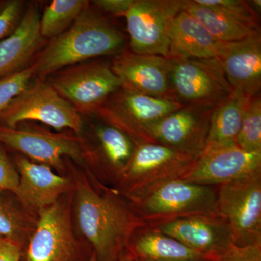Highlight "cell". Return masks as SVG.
Listing matches in <instances>:
<instances>
[{
	"mask_svg": "<svg viewBox=\"0 0 261 261\" xmlns=\"http://www.w3.org/2000/svg\"><path fill=\"white\" fill-rule=\"evenodd\" d=\"M74 201L75 222L97 261H118L135 231L147 225L118 193L98 190L86 177L77 179Z\"/></svg>",
	"mask_w": 261,
	"mask_h": 261,
	"instance_id": "6da1fadb",
	"label": "cell"
},
{
	"mask_svg": "<svg viewBox=\"0 0 261 261\" xmlns=\"http://www.w3.org/2000/svg\"><path fill=\"white\" fill-rule=\"evenodd\" d=\"M124 35L106 18L89 9L71 25L38 53L32 63L34 76L46 80L60 70L103 56L118 55L124 46Z\"/></svg>",
	"mask_w": 261,
	"mask_h": 261,
	"instance_id": "7a4b0ae2",
	"label": "cell"
},
{
	"mask_svg": "<svg viewBox=\"0 0 261 261\" xmlns=\"http://www.w3.org/2000/svg\"><path fill=\"white\" fill-rule=\"evenodd\" d=\"M196 161L156 142L137 144L119 181L122 194L132 204L138 202L163 184L183 177Z\"/></svg>",
	"mask_w": 261,
	"mask_h": 261,
	"instance_id": "3957f363",
	"label": "cell"
},
{
	"mask_svg": "<svg viewBox=\"0 0 261 261\" xmlns=\"http://www.w3.org/2000/svg\"><path fill=\"white\" fill-rule=\"evenodd\" d=\"M170 60V97L181 107L214 109L233 92L217 58Z\"/></svg>",
	"mask_w": 261,
	"mask_h": 261,
	"instance_id": "277c9868",
	"label": "cell"
},
{
	"mask_svg": "<svg viewBox=\"0 0 261 261\" xmlns=\"http://www.w3.org/2000/svg\"><path fill=\"white\" fill-rule=\"evenodd\" d=\"M181 106L169 99L152 97L120 88L94 113L103 121L124 132L134 143L153 142L152 127Z\"/></svg>",
	"mask_w": 261,
	"mask_h": 261,
	"instance_id": "5b68a950",
	"label": "cell"
},
{
	"mask_svg": "<svg viewBox=\"0 0 261 261\" xmlns=\"http://www.w3.org/2000/svg\"><path fill=\"white\" fill-rule=\"evenodd\" d=\"M132 206L147 224L194 215H218L217 191L212 186L178 178L163 184Z\"/></svg>",
	"mask_w": 261,
	"mask_h": 261,
	"instance_id": "8992f818",
	"label": "cell"
},
{
	"mask_svg": "<svg viewBox=\"0 0 261 261\" xmlns=\"http://www.w3.org/2000/svg\"><path fill=\"white\" fill-rule=\"evenodd\" d=\"M39 121L56 130L80 133L83 126L80 113L62 97L46 80H37L12 101L0 115V125L16 128L23 121Z\"/></svg>",
	"mask_w": 261,
	"mask_h": 261,
	"instance_id": "52a82bcc",
	"label": "cell"
},
{
	"mask_svg": "<svg viewBox=\"0 0 261 261\" xmlns=\"http://www.w3.org/2000/svg\"><path fill=\"white\" fill-rule=\"evenodd\" d=\"M217 214L227 223L235 245L261 244V171L220 185Z\"/></svg>",
	"mask_w": 261,
	"mask_h": 261,
	"instance_id": "ba28073f",
	"label": "cell"
},
{
	"mask_svg": "<svg viewBox=\"0 0 261 261\" xmlns=\"http://www.w3.org/2000/svg\"><path fill=\"white\" fill-rule=\"evenodd\" d=\"M184 0H134L126 15L130 51L168 58V30Z\"/></svg>",
	"mask_w": 261,
	"mask_h": 261,
	"instance_id": "9c48e42d",
	"label": "cell"
},
{
	"mask_svg": "<svg viewBox=\"0 0 261 261\" xmlns=\"http://www.w3.org/2000/svg\"><path fill=\"white\" fill-rule=\"evenodd\" d=\"M58 93L79 113H94L110 96L121 88L111 64L94 62L67 68L49 80Z\"/></svg>",
	"mask_w": 261,
	"mask_h": 261,
	"instance_id": "30bf717a",
	"label": "cell"
},
{
	"mask_svg": "<svg viewBox=\"0 0 261 261\" xmlns=\"http://www.w3.org/2000/svg\"><path fill=\"white\" fill-rule=\"evenodd\" d=\"M0 144L24 154L33 162L46 165L58 171L64 170L65 156L76 161L83 160L82 141L66 133L0 125Z\"/></svg>",
	"mask_w": 261,
	"mask_h": 261,
	"instance_id": "8fae6325",
	"label": "cell"
},
{
	"mask_svg": "<svg viewBox=\"0 0 261 261\" xmlns=\"http://www.w3.org/2000/svg\"><path fill=\"white\" fill-rule=\"evenodd\" d=\"M77 247L69 209L58 200L37 214L27 243V261H73Z\"/></svg>",
	"mask_w": 261,
	"mask_h": 261,
	"instance_id": "7c38bea8",
	"label": "cell"
},
{
	"mask_svg": "<svg viewBox=\"0 0 261 261\" xmlns=\"http://www.w3.org/2000/svg\"><path fill=\"white\" fill-rule=\"evenodd\" d=\"M261 171V151L247 152L237 145L204 150L180 178L197 185H221Z\"/></svg>",
	"mask_w": 261,
	"mask_h": 261,
	"instance_id": "4fadbf2b",
	"label": "cell"
},
{
	"mask_svg": "<svg viewBox=\"0 0 261 261\" xmlns=\"http://www.w3.org/2000/svg\"><path fill=\"white\" fill-rule=\"evenodd\" d=\"M214 110L197 107L178 108L152 127L151 140L197 159L205 150Z\"/></svg>",
	"mask_w": 261,
	"mask_h": 261,
	"instance_id": "5bb4252c",
	"label": "cell"
},
{
	"mask_svg": "<svg viewBox=\"0 0 261 261\" xmlns=\"http://www.w3.org/2000/svg\"><path fill=\"white\" fill-rule=\"evenodd\" d=\"M215 260L233 243L226 221L218 215H194L147 224Z\"/></svg>",
	"mask_w": 261,
	"mask_h": 261,
	"instance_id": "9a60e30c",
	"label": "cell"
},
{
	"mask_svg": "<svg viewBox=\"0 0 261 261\" xmlns=\"http://www.w3.org/2000/svg\"><path fill=\"white\" fill-rule=\"evenodd\" d=\"M111 66L121 82V88L152 97L171 99V60L168 58L122 51L115 57Z\"/></svg>",
	"mask_w": 261,
	"mask_h": 261,
	"instance_id": "2e32d148",
	"label": "cell"
},
{
	"mask_svg": "<svg viewBox=\"0 0 261 261\" xmlns=\"http://www.w3.org/2000/svg\"><path fill=\"white\" fill-rule=\"evenodd\" d=\"M18 184L13 191L19 202L34 215L53 205L70 187L68 178L57 174L46 165L17 156Z\"/></svg>",
	"mask_w": 261,
	"mask_h": 261,
	"instance_id": "e0dca14e",
	"label": "cell"
},
{
	"mask_svg": "<svg viewBox=\"0 0 261 261\" xmlns=\"http://www.w3.org/2000/svg\"><path fill=\"white\" fill-rule=\"evenodd\" d=\"M216 58L233 90L250 97L260 94V32L238 42L224 43Z\"/></svg>",
	"mask_w": 261,
	"mask_h": 261,
	"instance_id": "ac0fdd59",
	"label": "cell"
},
{
	"mask_svg": "<svg viewBox=\"0 0 261 261\" xmlns=\"http://www.w3.org/2000/svg\"><path fill=\"white\" fill-rule=\"evenodd\" d=\"M168 59L217 58L224 43L219 42L185 10L173 19L169 30Z\"/></svg>",
	"mask_w": 261,
	"mask_h": 261,
	"instance_id": "d6986e66",
	"label": "cell"
},
{
	"mask_svg": "<svg viewBox=\"0 0 261 261\" xmlns=\"http://www.w3.org/2000/svg\"><path fill=\"white\" fill-rule=\"evenodd\" d=\"M40 17L37 5H29L16 30L0 42V79L23 69L42 47Z\"/></svg>",
	"mask_w": 261,
	"mask_h": 261,
	"instance_id": "ffe728a7",
	"label": "cell"
},
{
	"mask_svg": "<svg viewBox=\"0 0 261 261\" xmlns=\"http://www.w3.org/2000/svg\"><path fill=\"white\" fill-rule=\"evenodd\" d=\"M128 247L134 258L140 261H213L147 224L135 231Z\"/></svg>",
	"mask_w": 261,
	"mask_h": 261,
	"instance_id": "44dd1931",
	"label": "cell"
},
{
	"mask_svg": "<svg viewBox=\"0 0 261 261\" xmlns=\"http://www.w3.org/2000/svg\"><path fill=\"white\" fill-rule=\"evenodd\" d=\"M250 97L233 90L211 115L205 149L237 145L239 132Z\"/></svg>",
	"mask_w": 261,
	"mask_h": 261,
	"instance_id": "7402d4cb",
	"label": "cell"
},
{
	"mask_svg": "<svg viewBox=\"0 0 261 261\" xmlns=\"http://www.w3.org/2000/svg\"><path fill=\"white\" fill-rule=\"evenodd\" d=\"M94 136L98 159L120 181L133 156L135 144L124 132L105 123L96 127Z\"/></svg>",
	"mask_w": 261,
	"mask_h": 261,
	"instance_id": "603a6c76",
	"label": "cell"
},
{
	"mask_svg": "<svg viewBox=\"0 0 261 261\" xmlns=\"http://www.w3.org/2000/svg\"><path fill=\"white\" fill-rule=\"evenodd\" d=\"M183 10L200 22L221 42H238L260 32L221 12L197 4L195 0H184Z\"/></svg>",
	"mask_w": 261,
	"mask_h": 261,
	"instance_id": "cb8c5ba5",
	"label": "cell"
},
{
	"mask_svg": "<svg viewBox=\"0 0 261 261\" xmlns=\"http://www.w3.org/2000/svg\"><path fill=\"white\" fill-rule=\"evenodd\" d=\"M37 216L19 202L13 192L0 191V236L23 248L37 224Z\"/></svg>",
	"mask_w": 261,
	"mask_h": 261,
	"instance_id": "d4e9b609",
	"label": "cell"
},
{
	"mask_svg": "<svg viewBox=\"0 0 261 261\" xmlns=\"http://www.w3.org/2000/svg\"><path fill=\"white\" fill-rule=\"evenodd\" d=\"M88 7L89 2L85 0H53L40 17L41 35L50 39L58 37Z\"/></svg>",
	"mask_w": 261,
	"mask_h": 261,
	"instance_id": "484cf974",
	"label": "cell"
},
{
	"mask_svg": "<svg viewBox=\"0 0 261 261\" xmlns=\"http://www.w3.org/2000/svg\"><path fill=\"white\" fill-rule=\"evenodd\" d=\"M236 144L247 152L261 151L260 94L249 99Z\"/></svg>",
	"mask_w": 261,
	"mask_h": 261,
	"instance_id": "4316f807",
	"label": "cell"
},
{
	"mask_svg": "<svg viewBox=\"0 0 261 261\" xmlns=\"http://www.w3.org/2000/svg\"><path fill=\"white\" fill-rule=\"evenodd\" d=\"M197 4L217 10L255 30L260 31L259 15L243 0H195Z\"/></svg>",
	"mask_w": 261,
	"mask_h": 261,
	"instance_id": "83f0119b",
	"label": "cell"
},
{
	"mask_svg": "<svg viewBox=\"0 0 261 261\" xmlns=\"http://www.w3.org/2000/svg\"><path fill=\"white\" fill-rule=\"evenodd\" d=\"M33 77L34 68L31 65L16 73L0 79V115L17 96L29 87Z\"/></svg>",
	"mask_w": 261,
	"mask_h": 261,
	"instance_id": "f1b7e54d",
	"label": "cell"
},
{
	"mask_svg": "<svg viewBox=\"0 0 261 261\" xmlns=\"http://www.w3.org/2000/svg\"><path fill=\"white\" fill-rule=\"evenodd\" d=\"M23 5L22 0L0 2V42L10 37L18 28L23 15Z\"/></svg>",
	"mask_w": 261,
	"mask_h": 261,
	"instance_id": "f546056e",
	"label": "cell"
},
{
	"mask_svg": "<svg viewBox=\"0 0 261 261\" xmlns=\"http://www.w3.org/2000/svg\"><path fill=\"white\" fill-rule=\"evenodd\" d=\"M214 261H261V244L239 246L231 243Z\"/></svg>",
	"mask_w": 261,
	"mask_h": 261,
	"instance_id": "4dcf8cb0",
	"label": "cell"
},
{
	"mask_svg": "<svg viewBox=\"0 0 261 261\" xmlns=\"http://www.w3.org/2000/svg\"><path fill=\"white\" fill-rule=\"evenodd\" d=\"M19 174L10 159L6 147L0 144V191L13 192L18 184Z\"/></svg>",
	"mask_w": 261,
	"mask_h": 261,
	"instance_id": "1f68e13d",
	"label": "cell"
},
{
	"mask_svg": "<svg viewBox=\"0 0 261 261\" xmlns=\"http://www.w3.org/2000/svg\"><path fill=\"white\" fill-rule=\"evenodd\" d=\"M134 0H96L93 1L99 9L117 17L124 16Z\"/></svg>",
	"mask_w": 261,
	"mask_h": 261,
	"instance_id": "d6a6232c",
	"label": "cell"
},
{
	"mask_svg": "<svg viewBox=\"0 0 261 261\" xmlns=\"http://www.w3.org/2000/svg\"><path fill=\"white\" fill-rule=\"evenodd\" d=\"M21 255L20 245L0 236V261H20Z\"/></svg>",
	"mask_w": 261,
	"mask_h": 261,
	"instance_id": "836d02e7",
	"label": "cell"
},
{
	"mask_svg": "<svg viewBox=\"0 0 261 261\" xmlns=\"http://www.w3.org/2000/svg\"><path fill=\"white\" fill-rule=\"evenodd\" d=\"M249 5L251 7L252 10L260 16L261 11V1L260 0H251V1H247Z\"/></svg>",
	"mask_w": 261,
	"mask_h": 261,
	"instance_id": "e575fe53",
	"label": "cell"
},
{
	"mask_svg": "<svg viewBox=\"0 0 261 261\" xmlns=\"http://www.w3.org/2000/svg\"><path fill=\"white\" fill-rule=\"evenodd\" d=\"M118 261H135V258H134L133 255L130 254V252L126 250L121 254Z\"/></svg>",
	"mask_w": 261,
	"mask_h": 261,
	"instance_id": "d590c367",
	"label": "cell"
},
{
	"mask_svg": "<svg viewBox=\"0 0 261 261\" xmlns=\"http://www.w3.org/2000/svg\"><path fill=\"white\" fill-rule=\"evenodd\" d=\"M89 261H97V257H96L95 254L94 253L93 255H92Z\"/></svg>",
	"mask_w": 261,
	"mask_h": 261,
	"instance_id": "8d00e7d4",
	"label": "cell"
},
{
	"mask_svg": "<svg viewBox=\"0 0 261 261\" xmlns=\"http://www.w3.org/2000/svg\"><path fill=\"white\" fill-rule=\"evenodd\" d=\"M135 261H140V260H135Z\"/></svg>",
	"mask_w": 261,
	"mask_h": 261,
	"instance_id": "74e56055",
	"label": "cell"
}]
</instances>
